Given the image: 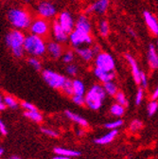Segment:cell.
<instances>
[{
	"label": "cell",
	"mask_w": 158,
	"mask_h": 159,
	"mask_svg": "<svg viewBox=\"0 0 158 159\" xmlns=\"http://www.w3.org/2000/svg\"><path fill=\"white\" fill-rule=\"evenodd\" d=\"M110 111L115 116H121L124 114V106L118 104V103H115V104H114L111 107V110Z\"/></svg>",
	"instance_id": "cell-27"
},
{
	"label": "cell",
	"mask_w": 158,
	"mask_h": 159,
	"mask_svg": "<svg viewBox=\"0 0 158 159\" xmlns=\"http://www.w3.org/2000/svg\"><path fill=\"white\" fill-rule=\"evenodd\" d=\"M53 159H70V157L64 156V155H57V156H55Z\"/></svg>",
	"instance_id": "cell-45"
},
{
	"label": "cell",
	"mask_w": 158,
	"mask_h": 159,
	"mask_svg": "<svg viewBox=\"0 0 158 159\" xmlns=\"http://www.w3.org/2000/svg\"><path fill=\"white\" fill-rule=\"evenodd\" d=\"M22 106H23L24 109H26V111H35V110H37L36 107L32 103L28 102H22Z\"/></svg>",
	"instance_id": "cell-40"
},
{
	"label": "cell",
	"mask_w": 158,
	"mask_h": 159,
	"mask_svg": "<svg viewBox=\"0 0 158 159\" xmlns=\"http://www.w3.org/2000/svg\"><path fill=\"white\" fill-rule=\"evenodd\" d=\"M0 133H1V134H3V135H6L8 134V130L6 128V125L4 124V122L2 120L0 121Z\"/></svg>",
	"instance_id": "cell-42"
},
{
	"label": "cell",
	"mask_w": 158,
	"mask_h": 159,
	"mask_svg": "<svg viewBox=\"0 0 158 159\" xmlns=\"http://www.w3.org/2000/svg\"><path fill=\"white\" fill-rule=\"evenodd\" d=\"M29 64L35 69V70H41L42 64L36 57H31L29 59Z\"/></svg>",
	"instance_id": "cell-32"
},
{
	"label": "cell",
	"mask_w": 158,
	"mask_h": 159,
	"mask_svg": "<svg viewBox=\"0 0 158 159\" xmlns=\"http://www.w3.org/2000/svg\"><path fill=\"white\" fill-rule=\"evenodd\" d=\"M7 18L10 24L15 28V30H26L31 25V18L29 13L22 8H12L9 10Z\"/></svg>",
	"instance_id": "cell-2"
},
{
	"label": "cell",
	"mask_w": 158,
	"mask_h": 159,
	"mask_svg": "<svg viewBox=\"0 0 158 159\" xmlns=\"http://www.w3.org/2000/svg\"><path fill=\"white\" fill-rule=\"evenodd\" d=\"M75 30H78L80 31H83L84 33H89L91 32V23L89 19L85 15H81L76 21L75 25Z\"/></svg>",
	"instance_id": "cell-14"
},
{
	"label": "cell",
	"mask_w": 158,
	"mask_h": 159,
	"mask_svg": "<svg viewBox=\"0 0 158 159\" xmlns=\"http://www.w3.org/2000/svg\"><path fill=\"white\" fill-rule=\"evenodd\" d=\"M41 131H42V133H44L47 136H50V137H57L58 136V133L55 132L52 129H49V128H41Z\"/></svg>",
	"instance_id": "cell-38"
},
{
	"label": "cell",
	"mask_w": 158,
	"mask_h": 159,
	"mask_svg": "<svg viewBox=\"0 0 158 159\" xmlns=\"http://www.w3.org/2000/svg\"><path fill=\"white\" fill-rule=\"evenodd\" d=\"M54 152L57 155H64V156H67V157H77V156L81 155L80 152L69 150V149H65V148H55Z\"/></svg>",
	"instance_id": "cell-22"
},
{
	"label": "cell",
	"mask_w": 158,
	"mask_h": 159,
	"mask_svg": "<svg viewBox=\"0 0 158 159\" xmlns=\"http://www.w3.org/2000/svg\"><path fill=\"white\" fill-rule=\"evenodd\" d=\"M42 77L44 79V81L52 88L54 89H59L63 88L66 78L61 74H59L55 71L49 70V69H45L42 72Z\"/></svg>",
	"instance_id": "cell-5"
},
{
	"label": "cell",
	"mask_w": 158,
	"mask_h": 159,
	"mask_svg": "<svg viewBox=\"0 0 158 159\" xmlns=\"http://www.w3.org/2000/svg\"><path fill=\"white\" fill-rule=\"evenodd\" d=\"M3 153H4V149L3 147H1L0 148V155H3Z\"/></svg>",
	"instance_id": "cell-47"
},
{
	"label": "cell",
	"mask_w": 158,
	"mask_h": 159,
	"mask_svg": "<svg viewBox=\"0 0 158 159\" xmlns=\"http://www.w3.org/2000/svg\"><path fill=\"white\" fill-rule=\"evenodd\" d=\"M65 115L70 119V120L78 123L79 125H81L82 127H87L88 126V122H87L86 119L82 117V116H80L79 115H77V114H75V113H73L71 111H68V110L65 111Z\"/></svg>",
	"instance_id": "cell-21"
},
{
	"label": "cell",
	"mask_w": 158,
	"mask_h": 159,
	"mask_svg": "<svg viewBox=\"0 0 158 159\" xmlns=\"http://www.w3.org/2000/svg\"><path fill=\"white\" fill-rule=\"evenodd\" d=\"M126 59L128 63L130 64L131 69H132V73H133V80L135 81L136 84H140V76H141V71L139 70V67L137 66V63L134 60V58L133 56H131L130 54H126Z\"/></svg>",
	"instance_id": "cell-15"
},
{
	"label": "cell",
	"mask_w": 158,
	"mask_h": 159,
	"mask_svg": "<svg viewBox=\"0 0 158 159\" xmlns=\"http://www.w3.org/2000/svg\"><path fill=\"white\" fill-rule=\"evenodd\" d=\"M143 16L146 25L151 31V33L154 35H158V20L156 19V17L148 11H145L143 12Z\"/></svg>",
	"instance_id": "cell-12"
},
{
	"label": "cell",
	"mask_w": 158,
	"mask_h": 159,
	"mask_svg": "<svg viewBox=\"0 0 158 159\" xmlns=\"http://www.w3.org/2000/svg\"><path fill=\"white\" fill-rule=\"evenodd\" d=\"M143 126V123L140 121V120H138V119H134V120L132 121L131 125H130V130L131 132L134 133V132H137L138 130H140Z\"/></svg>",
	"instance_id": "cell-34"
},
{
	"label": "cell",
	"mask_w": 158,
	"mask_h": 159,
	"mask_svg": "<svg viewBox=\"0 0 158 159\" xmlns=\"http://www.w3.org/2000/svg\"><path fill=\"white\" fill-rule=\"evenodd\" d=\"M157 49H158V41H157Z\"/></svg>",
	"instance_id": "cell-49"
},
{
	"label": "cell",
	"mask_w": 158,
	"mask_h": 159,
	"mask_svg": "<svg viewBox=\"0 0 158 159\" xmlns=\"http://www.w3.org/2000/svg\"><path fill=\"white\" fill-rule=\"evenodd\" d=\"M151 98H152L153 101H155L156 98H158V86H157V87L155 88V90L153 91V94H152Z\"/></svg>",
	"instance_id": "cell-43"
},
{
	"label": "cell",
	"mask_w": 158,
	"mask_h": 159,
	"mask_svg": "<svg viewBox=\"0 0 158 159\" xmlns=\"http://www.w3.org/2000/svg\"><path fill=\"white\" fill-rule=\"evenodd\" d=\"M122 124H123V120H121V119H117V120L105 123L104 124V127L106 129H110V130H116L118 127H120Z\"/></svg>",
	"instance_id": "cell-30"
},
{
	"label": "cell",
	"mask_w": 158,
	"mask_h": 159,
	"mask_svg": "<svg viewBox=\"0 0 158 159\" xmlns=\"http://www.w3.org/2000/svg\"><path fill=\"white\" fill-rule=\"evenodd\" d=\"M66 72L70 76H75L78 73V67L74 65H69L66 66Z\"/></svg>",
	"instance_id": "cell-39"
},
{
	"label": "cell",
	"mask_w": 158,
	"mask_h": 159,
	"mask_svg": "<svg viewBox=\"0 0 158 159\" xmlns=\"http://www.w3.org/2000/svg\"><path fill=\"white\" fill-rule=\"evenodd\" d=\"M157 109H158V103H157L155 101H152V102H151L148 104V106H147L148 115H149L150 116H153V115L156 113Z\"/></svg>",
	"instance_id": "cell-33"
},
{
	"label": "cell",
	"mask_w": 158,
	"mask_h": 159,
	"mask_svg": "<svg viewBox=\"0 0 158 159\" xmlns=\"http://www.w3.org/2000/svg\"><path fill=\"white\" fill-rule=\"evenodd\" d=\"M8 159H20V157H19V156H16V155H13V156L9 157Z\"/></svg>",
	"instance_id": "cell-46"
},
{
	"label": "cell",
	"mask_w": 158,
	"mask_h": 159,
	"mask_svg": "<svg viewBox=\"0 0 158 159\" xmlns=\"http://www.w3.org/2000/svg\"><path fill=\"white\" fill-rule=\"evenodd\" d=\"M2 99H3V102L6 103V105H7V106L11 107V108H17L18 103H17L16 99H15L13 97L7 95V96H5Z\"/></svg>",
	"instance_id": "cell-28"
},
{
	"label": "cell",
	"mask_w": 158,
	"mask_h": 159,
	"mask_svg": "<svg viewBox=\"0 0 158 159\" xmlns=\"http://www.w3.org/2000/svg\"><path fill=\"white\" fill-rule=\"evenodd\" d=\"M29 30L31 34L44 37L46 36L49 31V24L45 18H36L31 22V25L29 27Z\"/></svg>",
	"instance_id": "cell-8"
},
{
	"label": "cell",
	"mask_w": 158,
	"mask_h": 159,
	"mask_svg": "<svg viewBox=\"0 0 158 159\" xmlns=\"http://www.w3.org/2000/svg\"><path fill=\"white\" fill-rule=\"evenodd\" d=\"M6 103L3 102V99L1 98V101H0V110H1V111H4L5 109H6Z\"/></svg>",
	"instance_id": "cell-44"
},
{
	"label": "cell",
	"mask_w": 158,
	"mask_h": 159,
	"mask_svg": "<svg viewBox=\"0 0 158 159\" xmlns=\"http://www.w3.org/2000/svg\"><path fill=\"white\" fill-rule=\"evenodd\" d=\"M52 32L58 43H65L69 39V34L61 27L57 21L52 24Z\"/></svg>",
	"instance_id": "cell-11"
},
{
	"label": "cell",
	"mask_w": 158,
	"mask_h": 159,
	"mask_svg": "<svg viewBox=\"0 0 158 159\" xmlns=\"http://www.w3.org/2000/svg\"><path fill=\"white\" fill-rule=\"evenodd\" d=\"M69 41L74 48H82L83 45H91L93 39L89 33H84L78 30H74L69 34Z\"/></svg>",
	"instance_id": "cell-6"
},
{
	"label": "cell",
	"mask_w": 158,
	"mask_h": 159,
	"mask_svg": "<svg viewBox=\"0 0 158 159\" xmlns=\"http://www.w3.org/2000/svg\"><path fill=\"white\" fill-rule=\"evenodd\" d=\"M94 74L95 76L100 80L101 82H102L103 84L105 83H109V82H113V80L115 78V73L114 71H105L102 70L101 68L96 67L94 70Z\"/></svg>",
	"instance_id": "cell-16"
},
{
	"label": "cell",
	"mask_w": 158,
	"mask_h": 159,
	"mask_svg": "<svg viewBox=\"0 0 158 159\" xmlns=\"http://www.w3.org/2000/svg\"><path fill=\"white\" fill-rule=\"evenodd\" d=\"M98 30H100V33L102 36H107L109 33V25L107 23L106 20H102V21L100 23V27H98Z\"/></svg>",
	"instance_id": "cell-31"
},
{
	"label": "cell",
	"mask_w": 158,
	"mask_h": 159,
	"mask_svg": "<svg viewBox=\"0 0 158 159\" xmlns=\"http://www.w3.org/2000/svg\"><path fill=\"white\" fill-rule=\"evenodd\" d=\"M76 51H77L78 55L83 60H84L85 62H90L94 58V56L96 55L94 49L90 48H78Z\"/></svg>",
	"instance_id": "cell-20"
},
{
	"label": "cell",
	"mask_w": 158,
	"mask_h": 159,
	"mask_svg": "<svg viewBox=\"0 0 158 159\" xmlns=\"http://www.w3.org/2000/svg\"><path fill=\"white\" fill-rule=\"evenodd\" d=\"M143 97H144V92H143V89L142 88H139L136 93V96H135V104L136 105H140L142 101H143Z\"/></svg>",
	"instance_id": "cell-36"
},
{
	"label": "cell",
	"mask_w": 158,
	"mask_h": 159,
	"mask_svg": "<svg viewBox=\"0 0 158 159\" xmlns=\"http://www.w3.org/2000/svg\"><path fill=\"white\" fill-rule=\"evenodd\" d=\"M72 101L77 105H83L85 103V98L81 96H72Z\"/></svg>",
	"instance_id": "cell-37"
},
{
	"label": "cell",
	"mask_w": 158,
	"mask_h": 159,
	"mask_svg": "<svg viewBox=\"0 0 158 159\" xmlns=\"http://www.w3.org/2000/svg\"><path fill=\"white\" fill-rule=\"evenodd\" d=\"M47 46L44 39L40 36H37L34 34H29L26 36L24 48L25 52L30 54L33 57L42 56L47 51Z\"/></svg>",
	"instance_id": "cell-3"
},
{
	"label": "cell",
	"mask_w": 158,
	"mask_h": 159,
	"mask_svg": "<svg viewBox=\"0 0 158 159\" xmlns=\"http://www.w3.org/2000/svg\"><path fill=\"white\" fill-rule=\"evenodd\" d=\"M73 89H74V95L75 96H81L84 97L85 93V87L84 84L80 80H74L73 81Z\"/></svg>",
	"instance_id": "cell-23"
},
{
	"label": "cell",
	"mask_w": 158,
	"mask_h": 159,
	"mask_svg": "<svg viewBox=\"0 0 158 159\" xmlns=\"http://www.w3.org/2000/svg\"><path fill=\"white\" fill-rule=\"evenodd\" d=\"M115 99H116V102L118 104H120L122 106H127L128 105V101H127V98L125 97V95L120 92V91H118L115 95Z\"/></svg>",
	"instance_id": "cell-29"
},
{
	"label": "cell",
	"mask_w": 158,
	"mask_h": 159,
	"mask_svg": "<svg viewBox=\"0 0 158 159\" xmlns=\"http://www.w3.org/2000/svg\"><path fill=\"white\" fill-rule=\"evenodd\" d=\"M106 92L103 86L100 84L93 85L90 90L85 95V104L92 110H98L102 105V102L105 98Z\"/></svg>",
	"instance_id": "cell-4"
},
{
	"label": "cell",
	"mask_w": 158,
	"mask_h": 159,
	"mask_svg": "<svg viewBox=\"0 0 158 159\" xmlns=\"http://www.w3.org/2000/svg\"><path fill=\"white\" fill-rule=\"evenodd\" d=\"M57 22L61 25V27L68 33L70 34L75 30L76 22H74V19L70 12L68 11H63L58 16Z\"/></svg>",
	"instance_id": "cell-9"
},
{
	"label": "cell",
	"mask_w": 158,
	"mask_h": 159,
	"mask_svg": "<svg viewBox=\"0 0 158 159\" xmlns=\"http://www.w3.org/2000/svg\"><path fill=\"white\" fill-rule=\"evenodd\" d=\"M109 7V0H97L96 2H94L88 9L86 10L87 13H92V12H97L102 14L106 12L107 9Z\"/></svg>",
	"instance_id": "cell-13"
},
{
	"label": "cell",
	"mask_w": 158,
	"mask_h": 159,
	"mask_svg": "<svg viewBox=\"0 0 158 159\" xmlns=\"http://www.w3.org/2000/svg\"><path fill=\"white\" fill-rule=\"evenodd\" d=\"M47 51L52 58H60L63 54V48L58 42H49L47 46Z\"/></svg>",
	"instance_id": "cell-17"
},
{
	"label": "cell",
	"mask_w": 158,
	"mask_h": 159,
	"mask_svg": "<svg viewBox=\"0 0 158 159\" xmlns=\"http://www.w3.org/2000/svg\"><path fill=\"white\" fill-rule=\"evenodd\" d=\"M25 116L29 117V119H31L32 121L34 122H41L43 120V116L42 115L40 114V112H39L38 110H35V111H26L25 112Z\"/></svg>",
	"instance_id": "cell-24"
},
{
	"label": "cell",
	"mask_w": 158,
	"mask_h": 159,
	"mask_svg": "<svg viewBox=\"0 0 158 159\" xmlns=\"http://www.w3.org/2000/svg\"><path fill=\"white\" fill-rule=\"evenodd\" d=\"M26 36L19 30H12L9 31L5 36L6 46L11 49L12 55L16 58H21L24 55Z\"/></svg>",
	"instance_id": "cell-1"
},
{
	"label": "cell",
	"mask_w": 158,
	"mask_h": 159,
	"mask_svg": "<svg viewBox=\"0 0 158 159\" xmlns=\"http://www.w3.org/2000/svg\"><path fill=\"white\" fill-rule=\"evenodd\" d=\"M140 84L142 87H147L148 85V81H147V77L143 71H141V76H140Z\"/></svg>",
	"instance_id": "cell-41"
},
{
	"label": "cell",
	"mask_w": 158,
	"mask_h": 159,
	"mask_svg": "<svg viewBox=\"0 0 158 159\" xmlns=\"http://www.w3.org/2000/svg\"><path fill=\"white\" fill-rule=\"evenodd\" d=\"M103 87H104V89H105L106 94H108V95H110V96L116 95V93L118 92V91H117L116 85H115L113 82L105 83V84H103Z\"/></svg>",
	"instance_id": "cell-25"
},
{
	"label": "cell",
	"mask_w": 158,
	"mask_h": 159,
	"mask_svg": "<svg viewBox=\"0 0 158 159\" xmlns=\"http://www.w3.org/2000/svg\"><path fill=\"white\" fill-rule=\"evenodd\" d=\"M63 91L68 96H74V89H73V81L69 79H66V81L63 86Z\"/></svg>",
	"instance_id": "cell-26"
},
{
	"label": "cell",
	"mask_w": 158,
	"mask_h": 159,
	"mask_svg": "<svg viewBox=\"0 0 158 159\" xmlns=\"http://www.w3.org/2000/svg\"><path fill=\"white\" fill-rule=\"evenodd\" d=\"M74 60V53L71 50L66 51L65 53H64L63 55V61L65 64H70Z\"/></svg>",
	"instance_id": "cell-35"
},
{
	"label": "cell",
	"mask_w": 158,
	"mask_h": 159,
	"mask_svg": "<svg viewBox=\"0 0 158 159\" xmlns=\"http://www.w3.org/2000/svg\"><path fill=\"white\" fill-rule=\"evenodd\" d=\"M25 1H26V2H29V1H30V0H25Z\"/></svg>",
	"instance_id": "cell-48"
},
{
	"label": "cell",
	"mask_w": 158,
	"mask_h": 159,
	"mask_svg": "<svg viewBox=\"0 0 158 159\" xmlns=\"http://www.w3.org/2000/svg\"><path fill=\"white\" fill-rule=\"evenodd\" d=\"M95 65L96 67L105 71H114L115 67L114 58L110 54L104 52H101L100 54L97 55L95 60Z\"/></svg>",
	"instance_id": "cell-7"
},
{
	"label": "cell",
	"mask_w": 158,
	"mask_h": 159,
	"mask_svg": "<svg viewBox=\"0 0 158 159\" xmlns=\"http://www.w3.org/2000/svg\"><path fill=\"white\" fill-rule=\"evenodd\" d=\"M117 135V130H111L109 133H107L106 134L98 137L97 139H95L94 142L96 144L98 145H104V144H108L110 142H112L114 139L115 138V136Z\"/></svg>",
	"instance_id": "cell-19"
},
{
	"label": "cell",
	"mask_w": 158,
	"mask_h": 159,
	"mask_svg": "<svg viewBox=\"0 0 158 159\" xmlns=\"http://www.w3.org/2000/svg\"><path fill=\"white\" fill-rule=\"evenodd\" d=\"M37 12L42 18L47 19L54 17L56 15L57 10L52 3L47 1H42L37 6Z\"/></svg>",
	"instance_id": "cell-10"
},
{
	"label": "cell",
	"mask_w": 158,
	"mask_h": 159,
	"mask_svg": "<svg viewBox=\"0 0 158 159\" xmlns=\"http://www.w3.org/2000/svg\"><path fill=\"white\" fill-rule=\"evenodd\" d=\"M148 62L152 69L158 68V53L154 46L151 44L149 46V49H148Z\"/></svg>",
	"instance_id": "cell-18"
}]
</instances>
